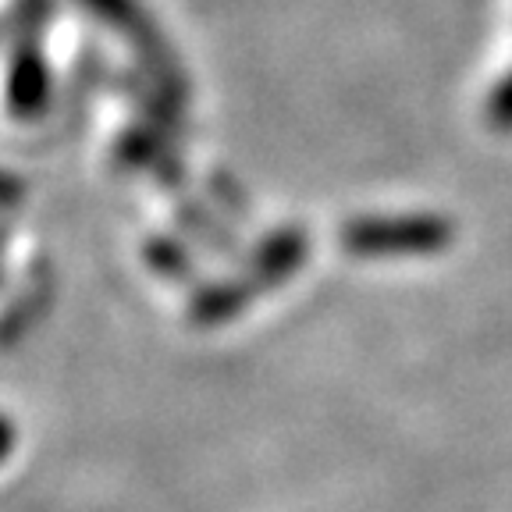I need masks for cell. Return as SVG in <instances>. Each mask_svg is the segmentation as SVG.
<instances>
[{
  "label": "cell",
  "mask_w": 512,
  "mask_h": 512,
  "mask_svg": "<svg viewBox=\"0 0 512 512\" xmlns=\"http://www.w3.org/2000/svg\"><path fill=\"white\" fill-rule=\"evenodd\" d=\"M456 228L441 214H370L342 224L338 242L360 260H395V256H431L452 246Z\"/></svg>",
  "instance_id": "obj_1"
},
{
  "label": "cell",
  "mask_w": 512,
  "mask_h": 512,
  "mask_svg": "<svg viewBox=\"0 0 512 512\" xmlns=\"http://www.w3.org/2000/svg\"><path fill=\"white\" fill-rule=\"evenodd\" d=\"M114 160L125 171L136 175H153L164 189H182L185 182V164L178 153V139L164 132L153 121H139L128 125L118 139H114Z\"/></svg>",
  "instance_id": "obj_2"
},
{
  "label": "cell",
  "mask_w": 512,
  "mask_h": 512,
  "mask_svg": "<svg viewBox=\"0 0 512 512\" xmlns=\"http://www.w3.org/2000/svg\"><path fill=\"white\" fill-rule=\"evenodd\" d=\"M306 256H310V235L299 224H278L249 249V256H242V278L264 296L296 278Z\"/></svg>",
  "instance_id": "obj_3"
},
{
  "label": "cell",
  "mask_w": 512,
  "mask_h": 512,
  "mask_svg": "<svg viewBox=\"0 0 512 512\" xmlns=\"http://www.w3.org/2000/svg\"><path fill=\"white\" fill-rule=\"evenodd\" d=\"M54 104V79L43 61L40 40H18L4 79V107L15 121H40Z\"/></svg>",
  "instance_id": "obj_4"
},
{
  "label": "cell",
  "mask_w": 512,
  "mask_h": 512,
  "mask_svg": "<svg viewBox=\"0 0 512 512\" xmlns=\"http://www.w3.org/2000/svg\"><path fill=\"white\" fill-rule=\"evenodd\" d=\"M57 299V278L47 260L25 267V281L11 292V299L0 310V352H11L47 320L50 306Z\"/></svg>",
  "instance_id": "obj_5"
},
{
  "label": "cell",
  "mask_w": 512,
  "mask_h": 512,
  "mask_svg": "<svg viewBox=\"0 0 512 512\" xmlns=\"http://www.w3.org/2000/svg\"><path fill=\"white\" fill-rule=\"evenodd\" d=\"M260 296L246 278H214L196 281L185 299V317L192 328H221L228 320H239Z\"/></svg>",
  "instance_id": "obj_6"
},
{
  "label": "cell",
  "mask_w": 512,
  "mask_h": 512,
  "mask_svg": "<svg viewBox=\"0 0 512 512\" xmlns=\"http://www.w3.org/2000/svg\"><path fill=\"white\" fill-rule=\"evenodd\" d=\"M175 228L192 239L203 253L214 256H235L239 253V235H235V221L221 214L210 200H175Z\"/></svg>",
  "instance_id": "obj_7"
},
{
  "label": "cell",
  "mask_w": 512,
  "mask_h": 512,
  "mask_svg": "<svg viewBox=\"0 0 512 512\" xmlns=\"http://www.w3.org/2000/svg\"><path fill=\"white\" fill-rule=\"evenodd\" d=\"M143 260L157 278L171 281V285H196L200 278V267H196V256L185 246L182 235H150L143 242Z\"/></svg>",
  "instance_id": "obj_8"
},
{
  "label": "cell",
  "mask_w": 512,
  "mask_h": 512,
  "mask_svg": "<svg viewBox=\"0 0 512 512\" xmlns=\"http://www.w3.org/2000/svg\"><path fill=\"white\" fill-rule=\"evenodd\" d=\"M207 200L214 203L217 210H221L228 221H246L249 217V200H246V189H242L239 182H235L228 171H214V175L207 178Z\"/></svg>",
  "instance_id": "obj_9"
},
{
  "label": "cell",
  "mask_w": 512,
  "mask_h": 512,
  "mask_svg": "<svg viewBox=\"0 0 512 512\" xmlns=\"http://www.w3.org/2000/svg\"><path fill=\"white\" fill-rule=\"evenodd\" d=\"M484 114H488L491 128L512 132V72H505L502 79L495 82V89L488 93V104H484Z\"/></svg>",
  "instance_id": "obj_10"
},
{
  "label": "cell",
  "mask_w": 512,
  "mask_h": 512,
  "mask_svg": "<svg viewBox=\"0 0 512 512\" xmlns=\"http://www.w3.org/2000/svg\"><path fill=\"white\" fill-rule=\"evenodd\" d=\"M25 203V182L15 171L0 168V214H11Z\"/></svg>",
  "instance_id": "obj_11"
},
{
  "label": "cell",
  "mask_w": 512,
  "mask_h": 512,
  "mask_svg": "<svg viewBox=\"0 0 512 512\" xmlns=\"http://www.w3.org/2000/svg\"><path fill=\"white\" fill-rule=\"evenodd\" d=\"M15 441H18L15 420L8 413H0V463H8V456L15 452Z\"/></svg>",
  "instance_id": "obj_12"
},
{
  "label": "cell",
  "mask_w": 512,
  "mask_h": 512,
  "mask_svg": "<svg viewBox=\"0 0 512 512\" xmlns=\"http://www.w3.org/2000/svg\"><path fill=\"white\" fill-rule=\"evenodd\" d=\"M8 249H11V221L8 214H0V288L8 281Z\"/></svg>",
  "instance_id": "obj_13"
}]
</instances>
